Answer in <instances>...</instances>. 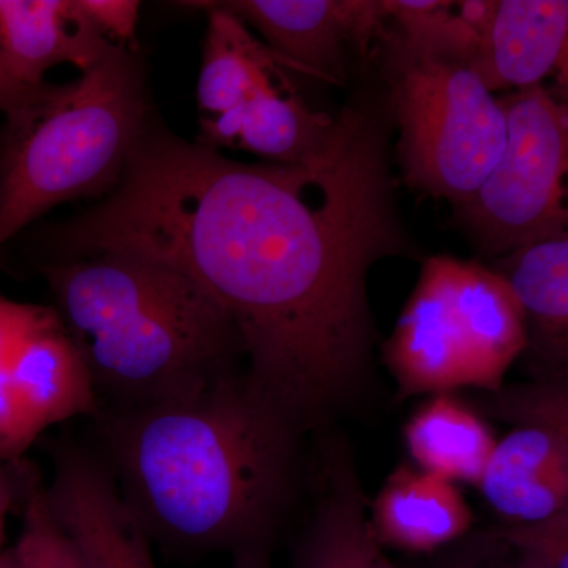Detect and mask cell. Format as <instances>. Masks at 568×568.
<instances>
[{"label":"cell","mask_w":568,"mask_h":568,"mask_svg":"<svg viewBox=\"0 0 568 568\" xmlns=\"http://www.w3.org/2000/svg\"><path fill=\"white\" fill-rule=\"evenodd\" d=\"M526 349L514 293L478 261L432 256L383 353L398 398L459 387L496 392Z\"/></svg>","instance_id":"obj_5"},{"label":"cell","mask_w":568,"mask_h":568,"mask_svg":"<svg viewBox=\"0 0 568 568\" xmlns=\"http://www.w3.org/2000/svg\"><path fill=\"white\" fill-rule=\"evenodd\" d=\"M43 306L20 304L0 295V381L10 379L13 355Z\"/></svg>","instance_id":"obj_24"},{"label":"cell","mask_w":568,"mask_h":568,"mask_svg":"<svg viewBox=\"0 0 568 568\" xmlns=\"http://www.w3.org/2000/svg\"><path fill=\"white\" fill-rule=\"evenodd\" d=\"M80 6L110 43L126 48L134 40L141 6L136 0H80Z\"/></svg>","instance_id":"obj_23"},{"label":"cell","mask_w":568,"mask_h":568,"mask_svg":"<svg viewBox=\"0 0 568 568\" xmlns=\"http://www.w3.org/2000/svg\"><path fill=\"white\" fill-rule=\"evenodd\" d=\"M0 568H20V564H18L13 549L0 551Z\"/></svg>","instance_id":"obj_28"},{"label":"cell","mask_w":568,"mask_h":568,"mask_svg":"<svg viewBox=\"0 0 568 568\" xmlns=\"http://www.w3.org/2000/svg\"><path fill=\"white\" fill-rule=\"evenodd\" d=\"M390 104L407 185L458 205L487 181L507 142V122L473 63L387 37Z\"/></svg>","instance_id":"obj_6"},{"label":"cell","mask_w":568,"mask_h":568,"mask_svg":"<svg viewBox=\"0 0 568 568\" xmlns=\"http://www.w3.org/2000/svg\"><path fill=\"white\" fill-rule=\"evenodd\" d=\"M510 287L526 327V357L536 383L568 379V235L534 242L489 265Z\"/></svg>","instance_id":"obj_12"},{"label":"cell","mask_w":568,"mask_h":568,"mask_svg":"<svg viewBox=\"0 0 568 568\" xmlns=\"http://www.w3.org/2000/svg\"><path fill=\"white\" fill-rule=\"evenodd\" d=\"M336 121L298 164L234 162L148 121L102 203L47 235L59 261L129 253L190 276L237 328L250 386L302 435L364 386L366 278L407 248L384 121L361 106Z\"/></svg>","instance_id":"obj_1"},{"label":"cell","mask_w":568,"mask_h":568,"mask_svg":"<svg viewBox=\"0 0 568 568\" xmlns=\"http://www.w3.org/2000/svg\"><path fill=\"white\" fill-rule=\"evenodd\" d=\"M312 521L295 549L294 568H398L369 523V504L345 443L320 448Z\"/></svg>","instance_id":"obj_11"},{"label":"cell","mask_w":568,"mask_h":568,"mask_svg":"<svg viewBox=\"0 0 568 568\" xmlns=\"http://www.w3.org/2000/svg\"><path fill=\"white\" fill-rule=\"evenodd\" d=\"M566 0H500L480 58L474 65L489 91L541 85L567 59Z\"/></svg>","instance_id":"obj_16"},{"label":"cell","mask_w":568,"mask_h":568,"mask_svg":"<svg viewBox=\"0 0 568 568\" xmlns=\"http://www.w3.org/2000/svg\"><path fill=\"white\" fill-rule=\"evenodd\" d=\"M369 523L384 548L435 552L454 545L473 528V510L457 485L402 465L369 504Z\"/></svg>","instance_id":"obj_15"},{"label":"cell","mask_w":568,"mask_h":568,"mask_svg":"<svg viewBox=\"0 0 568 568\" xmlns=\"http://www.w3.org/2000/svg\"><path fill=\"white\" fill-rule=\"evenodd\" d=\"M336 118L310 110L290 81L265 85L244 102L237 149L276 164L308 162L334 138Z\"/></svg>","instance_id":"obj_19"},{"label":"cell","mask_w":568,"mask_h":568,"mask_svg":"<svg viewBox=\"0 0 568 568\" xmlns=\"http://www.w3.org/2000/svg\"><path fill=\"white\" fill-rule=\"evenodd\" d=\"M529 568H568V510L500 529Z\"/></svg>","instance_id":"obj_21"},{"label":"cell","mask_w":568,"mask_h":568,"mask_svg":"<svg viewBox=\"0 0 568 568\" xmlns=\"http://www.w3.org/2000/svg\"><path fill=\"white\" fill-rule=\"evenodd\" d=\"M47 491L55 517L89 568H155L151 538L104 463L65 448Z\"/></svg>","instance_id":"obj_10"},{"label":"cell","mask_w":568,"mask_h":568,"mask_svg":"<svg viewBox=\"0 0 568 568\" xmlns=\"http://www.w3.org/2000/svg\"><path fill=\"white\" fill-rule=\"evenodd\" d=\"M263 36L286 69L339 84L346 44L368 51L386 32L384 0H235L216 2Z\"/></svg>","instance_id":"obj_9"},{"label":"cell","mask_w":568,"mask_h":568,"mask_svg":"<svg viewBox=\"0 0 568 568\" xmlns=\"http://www.w3.org/2000/svg\"><path fill=\"white\" fill-rule=\"evenodd\" d=\"M424 568H529L500 529L477 532L455 541Z\"/></svg>","instance_id":"obj_22"},{"label":"cell","mask_w":568,"mask_h":568,"mask_svg":"<svg viewBox=\"0 0 568 568\" xmlns=\"http://www.w3.org/2000/svg\"><path fill=\"white\" fill-rule=\"evenodd\" d=\"M50 88L51 84H48V82L44 85H40V88L22 85L20 82L11 80L9 73L0 63V111L3 114H9V112L18 110V108L24 106V104L36 102Z\"/></svg>","instance_id":"obj_25"},{"label":"cell","mask_w":568,"mask_h":568,"mask_svg":"<svg viewBox=\"0 0 568 568\" xmlns=\"http://www.w3.org/2000/svg\"><path fill=\"white\" fill-rule=\"evenodd\" d=\"M97 417L104 465L151 540L234 558L271 555L297 488L304 435L244 373L182 402Z\"/></svg>","instance_id":"obj_2"},{"label":"cell","mask_w":568,"mask_h":568,"mask_svg":"<svg viewBox=\"0 0 568 568\" xmlns=\"http://www.w3.org/2000/svg\"><path fill=\"white\" fill-rule=\"evenodd\" d=\"M148 121L141 61L119 44L77 81L6 114L0 246L55 205L110 193Z\"/></svg>","instance_id":"obj_4"},{"label":"cell","mask_w":568,"mask_h":568,"mask_svg":"<svg viewBox=\"0 0 568 568\" xmlns=\"http://www.w3.org/2000/svg\"><path fill=\"white\" fill-rule=\"evenodd\" d=\"M190 6L209 11L197 81V103L207 118L244 103L265 85L287 81L283 71L286 67L265 44L254 39L237 17L216 2Z\"/></svg>","instance_id":"obj_17"},{"label":"cell","mask_w":568,"mask_h":568,"mask_svg":"<svg viewBox=\"0 0 568 568\" xmlns=\"http://www.w3.org/2000/svg\"><path fill=\"white\" fill-rule=\"evenodd\" d=\"M11 549L20 568H89L55 517L47 488L37 485L26 496L21 536Z\"/></svg>","instance_id":"obj_20"},{"label":"cell","mask_w":568,"mask_h":568,"mask_svg":"<svg viewBox=\"0 0 568 568\" xmlns=\"http://www.w3.org/2000/svg\"><path fill=\"white\" fill-rule=\"evenodd\" d=\"M484 410L514 425L477 485L493 510L514 525L568 510V383L500 387Z\"/></svg>","instance_id":"obj_8"},{"label":"cell","mask_w":568,"mask_h":568,"mask_svg":"<svg viewBox=\"0 0 568 568\" xmlns=\"http://www.w3.org/2000/svg\"><path fill=\"white\" fill-rule=\"evenodd\" d=\"M267 552H257V555H245L234 558L233 568H271Z\"/></svg>","instance_id":"obj_27"},{"label":"cell","mask_w":568,"mask_h":568,"mask_svg":"<svg viewBox=\"0 0 568 568\" xmlns=\"http://www.w3.org/2000/svg\"><path fill=\"white\" fill-rule=\"evenodd\" d=\"M11 503L10 487L0 469V551H2L3 538H6L7 515Z\"/></svg>","instance_id":"obj_26"},{"label":"cell","mask_w":568,"mask_h":568,"mask_svg":"<svg viewBox=\"0 0 568 568\" xmlns=\"http://www.w3.org/2000/svg\"><path fill=\"white\" fill-rule=\"evenodd\" d=\"M405 443L418 469L478 485L496 447L491 428L450 394L433 395L405 426Z\"/></svg>","instance_id":"obj_18"},{"label":"cell","mask_w":568,"mask_h":568,"mask_svg":"<svg viewBox=\"0 0 568 568\" xmlns=\"http://www.w3.org/2000/svg\"><path fill=\"white\" fill-rule=\"evenodd\" d=\"M499 102L507 122L506 149L480 189L455 205V222L488 257L567 233L568 220L567 104L544 85Z\"/></svg>","instance_id":"obj_7"},{"label":"cell","mask_w":568,"mask_h":568,"mask_svg":"<svg viewBox=\"0 0 568 568\" xmlns=\"http://www.w3.org/2000/svg\"><path fill=\"white\" fill-rule=\"evenodd\" d=\"M10 384L37 437L80 416H97L91 373L54 308L43 306L10 365Z\"/></svg>","instance_id":"obj_13"},{"label":"cell","mask_w":568,"mask_h":568,"mask_svg":"<svg viewBox=\"0 0 568 568\" xmlns=\"http://www.w3.org/2000/svg\"><path fill=\"white\" fill-rule=\"evenodd\" d=\"M110 41L97 31L80 0H0V63L28 88L47 84L52 67L91 69Z\"/></svg>","instance_id":"obj_14"},{"label":"cell","mask_w":568,"mask_h":568,"mask_svg":"<svg viewBox=\"0 0 568 568\" xmlns=\"http://www.w3.org/2000/svg\"><path fill=\"white\" fill-rule=\"evenodd\" d=\"M55 312L91 373L100 410L182 402L244 357L233 321L171 265L99 253L43 268Z\"/></svg>","instance_id":"obj_3"}]
</instances>
